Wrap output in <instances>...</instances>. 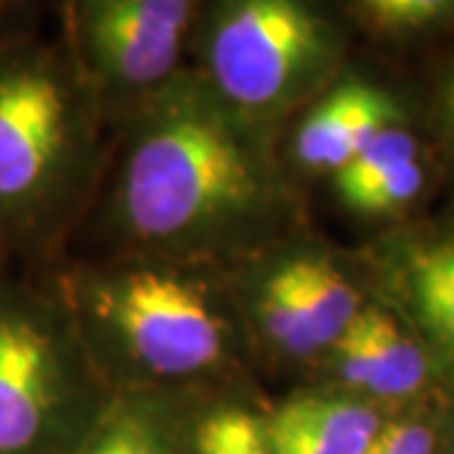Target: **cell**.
<instances>
[{
	"mask_svg": "<svg viewBox=\"0 0 454 454\" xmlns=\"http://www.w3.org/2000/svg\"><path fill=\"white\" fill-rule=\"evenodd\" d=\"M116 182L124 230L169 260L238 255L288 225L291 197L258 137L195 71L137 101Z\"/></svg>",
	"mask_w": 454,
	"mask_h": 454,
	"instance_id": "cell-1",
	"label": "cell"
},
{
	"mask_svg": "<svg viewBox=\"0 0 454 454\" xmlns=\"http://www.w3.org/2000/svg\"><path fill=\"white\" fill-rule=\"evenodd\" d=\"M192 41L197 76L255 127L318 97L340 56L316 0H200Z\"/></svg>",
	"mask_w": 454,
	"mask_h": 454,
	"instance_id": "cell-2",
	"label": "cell"
},
{
	"mask_svg": "<svg viewBox=\"0 0 454 454\" xmlns=\"http://www.w3.org/2000/svg\"><path fill=\"white\" fill-rule=\"evenodd\" d=\"M76 328L121 372L192 379L220 369L232 351V324L205 280L162 268H124L76 286Z\"/></svg>",
	"mask_w": 454,
	"mask_h": 454,
	"instance_id": "cell-3",
	"label": "cell"
},
{
	"mask_svg": "<svg viewBox=\"0 0 454 454\" xmlns=\"http://www.w3.org/2000/svg\"><path fill=\"white\" fill-rule=\"evenodd\" d=\"M76 66L41 49H0V225L31 227L82 175L89 98Z\"/></svg>",
	"mask_w": 454,
	"mask_h": 454,
	"instance_id": "cell-4",
	"label": "cell"
},
{
	"mask_svg": "<svg viewBox=\"0 0 454 454\" xmlns=\"http://www.w3.org/2000/svg\"><path fill=\"white\" fill-rule=\"evenodd\" d=\"M91 354L76 321L41 295L0 286V454H28L82 394Z\"/></svg>",
	"mask_w": 454,
	"mask_h": 454,
	"instance_id": "cell-5",
	"label": "cell"
},
{
	"mask_svg": "<svg viewBox=\"0 0 454 454\" xmlns=\"http://www.w3.org/2000/svg\"><path fill=\"white\" fill-rule=\"evenodd\" d=\"M200 0H68L79 76L91 94L142 101L182 71Z\"/></svg>",
	"mask_w": 454,
	"mask_h": 454,
	"instance_id": "cell-6",
	"label": "cell"
},
{
	"mask_svg": "<svg viewBox=\"0 0 454 454\" xmlns=\"http://www.w3.org/2000/svg\"><path fill=\"white\" fill-rule=\"evenodd\" d=\"M402 121L384 89L348 76L324 91L295 131V157L309 169L339 172L384 129Z\"/></svg>",
	"mask_w": 454,
	"mask_h": 454,
	"instance_id": "cell-7",
	"label": "cell"
},
{
	"mask_svg": "<svg viewBox=\"0 0 454 454\" xmlns=\"http://www.w3.org/2000/svg\"><path fill=\"white\" fill-rule=\"evenodd\" d=\"M340 379L384 399H399L422 389L429 361L417 340L394 316L376 306H361L356 318L333 346Z\"/></svg>",
	"mask_w": 454,
	"mask_h": 454,
	"instance_id": "cell-8",
	"label": "cell"
},
{
	"mask_svg": "<svg viewBox=\"0 0 454 454\" xmlns=\"http://www.w3.org/2000/svg\"><path fill=\"white\" fill-rule=\"evenodd\" d=\"M262 424L273 454H366L381 427L372 406L324 394L298 396Z\"/></svg>",
	"mask_w": 454,
	"mask_h": 454,
	"instance_id": "cell-9",
	"label": "cell"
},
{
	"mask_svg": "<svg viewBox=\"0 0 454 454\" xmlns=\"http://www.w3.org/2000/svg\"><path fill=\"white\" fill-rule=\"evenodd\" d=\"M399 280L427 339L454 364V232L411 245Z\"/></svg>",
	"mask_w": 454,
	"mask_h": 454,
	"instance_id": "cell-10",
	"label": "cell"
},
{
	"mask_svg": "<svg viewBox=\"0 0 454 454\" xmlns=\"http://www.w3.org/2000/svg\"><path fill=\"white\" fill-rule=\"evenodd\" d=\"M288 265L313 339L321 351L333 348L361 310L358 293L331 260L303 255L288 260Z\"/></svg>",
	"mask_w": 454,
	"mask_h": 454,
	"instance_id": "cell-11",
	"label": "cell"
},
{
	"mask_svg": "<svg viewBox=\"0 0 454 454\" xmlns=\"http://www.w3.org/2000/svg\"><path fill=\"white\" fill-rule=\"evenodd\" d=\"M258 324L268 340L291 358H310L321 354L318 343L310 333L306 310L293 280L291 265L283 262L270 278H265L258 293Z\"/></svg>",
	"mask_w": 454,
	"mask_h": 454,
	"instance_id": "cell-12",
	"label": "cell"
},
{
	"mask_svg": "<svg viewBox=\"0 0 454 454\" xmlns=\"http://www.w3.org/2000/svg\"><path fill=\"white\" fill-rule=\"evenodd\" d=\"M419 145L409 131L389 127L358 152L356 157L336 172V190L348 205L358 192H364L376 179L387 177L402 164L417 162Z\"/></svg>",
	"mask_w": 454,
	"mask_h": 454,
	"instance_id": "cell-13",
	"label": "cell"
},
{
	"mask_svg": "<svg viewBox=\"0 0 454 454\" xmlns=\"http://www.w3.org/2000/svg\"><path fill=\"white\" fill-rule=\"evenodd\" d=\"M197 454H273L265 424L247 409H217L197 429Z\"/></svg>",
	"mask_w": 454,
	"mask_h": 454,
	"instance_id": "cell-14",
	"label": "cell"
},
{
	"mask_svg": "<svg viewBox=\"0 0 454 454\" xmlns=\"http://www.w3.org/2000/svg\"><path fill=\"white\" fill-rule=\"evenodd\" d=\"M373 28L387 33L422 31L454 13V0H351Z\"/></svg>",
	"mask_w": 454,
	"mask_h": 454,
	"instance_id": "cell-15",
	"label": "cell"
},
{
	"mask_svg": "<svg viewBox=\"0 0 454 454\" xmlns=\"http://www.w3.org/2000/svg\"><path fill=\"white\" fill-rule=\"evenodd\" d=\"M424 169L419 160L417 162L402 164L399 169L389 172L387 177L376 179L364 192H358L348 207L366 215H387V212L402 210L414 197L422 192Z\"/></svg>",
	"mask_w": 454,
	"mask_h": 454,
	"instance_id": "cell-16",
	"label": "cell"
},
{
	"mask_svg": "<svg viewBox=\"0 0 454 454\" xmlns=\"http://www.w3.org/2000/svg\"><path fill=\"white\" fill-rule=\"evenodd\" d=\"M434 452V432L422 422L381 424L366 447V454H432Z\"/></svg>",
	"mask_w": 454,
	"mask_h": 454,
	"instance_id": "cell-17",
	"label": "cell"
},
{
	"mask_svg": "<svg viewBox=\"0 0 454 454\" xmlns=\"http://www.w3.org/2000/svg\"><path fill=\"white\" fill-rule=\"evenodd\" d=\"M112 454H169L160 434L139 417H121L106 429Z\"/></svg>",
	"mask_w": 454,
	"mask_h": 454,
	"instance_id": "cell-18",
	"label": "cell"
},
{
	"mask_svg": "<svg viewBox=\"0 0 454 454\" xmlns=\"http://www.w3.org/2000/svg\"><path fill=\"white\" fill-rule=\"evenodd\" d=\"M79 454H112V444H109V434H106V429H104V434L98 439H94L86 450H82Z\"/></svg>",
	"mask_w": 454,
	"mask_h": 454,
	"instance_id": "cell-19",
	"label": "cell"
},
{
	"mask_svg": "<svg viewBox=\"0 0 454 454\" xmlns=\"http://www.w3.org/2000/svg\"><path fill=\"white\" fill-rule=\"evenodd\" d=\"M444 109H447V116H454V71L444 86Z\"/></svg>",
	"mask_w": 454,
	"mask_h": 454,
	"instance_id": "cell-20",
	"label": "cell"
}]
</instances>
